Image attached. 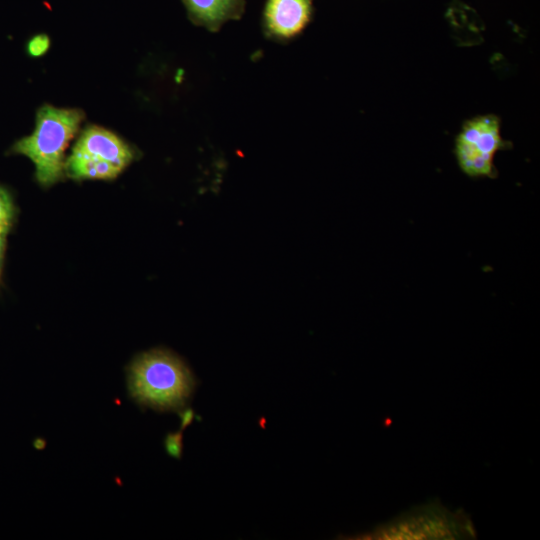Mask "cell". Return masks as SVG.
<instances>
[{
  "instance_id": "6da1fadb",
  "label": "cell",
  "mask_w": 540,
  "mask_h": 540,
  "mask_svg": "<svg viewBox=\"0 0 540 540\" xmlns=\"http://www.w3.org/2000/svg\"><path fill=\"white\" fill-rule=\"evenodd\" d=\"M196 380L189 367L174 353L154 349L130 365L128 388L141 406L158 411L182 409L190 400Z\"/></svg>"
},
{
  "instance_id": "7a4b0ae2",
  "label": "cell",
  "mask_w": 540,
  "mask_h": 540,
  "mask_svg": "<svg viewBox=\"0 0 540 540\" xmlns=\"http://www.w3.org/2000/svg\"><path fill=\"white\" fill-rule=\"evenodd\" d=\"M83 119L79 109L44 105L37 113L35 130L13 147L30 158L36 168V178L42 185L57 182L64 172V152Z\"/></svg>"
},
{
  "instance_id": "3957f363",
  "label": "cell",
  "mask_w": 540,
  "mask_h": 540,
  "mask_svg": "<svg viewBox=\"0 0 540 540\" xmlns=\"http://www.w3.org/2000/svg\"><path fill=\"white\" fill-rule=\"evenodd\" d=\"M505 147L500 120L481 115L464 123L456 137L454 153L461 171L470 178H495L494 159Z\"/></svg>"
},
{
  "instance_id": "277c9868",
  "label": "cell",
  "mask_w": 540,
  "mask_h": 540,
  "mask_svg": "<svg viewBox=\"0 0 540 540\" xmlns=\"http://www.w3.org/2000/svg\"><path fill=\"white\" fill-rule=\"evenodd\" d=\"M474 535L472 524L464 515L452 513L441 505L416 508L383 528L376 529L374 539H458Z\"/></svg>"
},
{
  "instance_id": "5b68a950",
  "label": "cell",
  "mask_w": 540,
  "mask_h": 540,
  "mask_svg": "<svg viewBox=\"0 0 540 540\" xmlns=\"http://www.w3.org/2000/svg\"><path fill=\"white\" fill-rule=\"evenodd\" d=\"M71 154L94 162L104 179L116 177L133 159L126 143L98 126L88 127L81 134Z\"/></svg>"
},
{
  "instance_id": "8992f818",
  "label": "cell",
  "mask_w": 540,
  "mask_h": 540,
  "mask_svg": "<svg viewBox=\"0 0 540 540\" xmlns=\"http://www.w3.org/2000/svg\"><path fill=\"white\" fill-rule=\"evenodd\" d=\"M312 0H267L263 13L266 32L278 39L292 38L307 26Z\"/></svg>"
},
{
  "instance_id": "52a82bcc",
  "label": "cell",
  "mask_w": 540,
  "mask_h": 540,
  "mask_svg": "<svg viewBox=\"0 0 540 540\" xmlns=\"http://www.w3.org/2000/svg\"><path fill=\"white\" fill-rule=\"evenodd\" d=\"M190 19L210 31L219 30L229 20L239 19L244 0H183Z\"/></svg>"
},
{
  "instance_id": "ba28073f",
  "label": "cell",
  "mask_w": 540,
  "mask_h": 540,
  "mask_svg": "<svg viewBox=\"0 0 540 540\" xmlns=\"http://www.w3.org/2000/svg\"><path fill=\"white\" fill-rule=\"evenodd\" d=\"M13 216V206L9 194L0 187V235L8 231Z\"/></svg>"
},
{
  "instance_id": "9c48e42d",
  "label": "cell",
  "mask_w": 540,
  "mask_h": 540,
  "mask_svg": "<svg viewBox=\"0 0 540 540\" xmlns=\"http://www.w3.org/2000/svg\"><path fill=\"white\" fill-rule=\"evenodd\" d=\"M183 430L176 433H169L164 441L167 453L175 458H181L183 450Z\"/></svg>"
},
{
  "instance_id": "30bf717a",
  "label": "cell",
  "mask_w": 540,
  "mask_h": 540,
  "mask_svg": "<svg viewBox=\"0 0 540 540\" xmlns=\"http://www.w3.org/2000/svg\"><path fill=\"white\" fill-rule=\"evenodd\" d=\"M50 40L47 35L40 34L34 36L27 46V50L30 55L38 57L43 55L49 48Z\"/></svg>"
},
{
  "instance_id": "8fae6325",
  "label": "cell",
  "mask_w": 540,
  "mask_h": 540,
  "mask_svg": "<svg viewBox=\"0 0 540 540\" xmlns=\"http://www.w3.org/2000/svg\"><path fill=\"white\" fill-rule=\"evenodd\" d=\"M195 417L194 411L191 408H186L180 412L181 430H184L190 425Z\"/></svg>"
},
{
  "instance_id": "7c38bea8",
  "label": "cell",
  "mask_w": 540,
  "mask_h": 540,
  "mask_svg": "<svg viewBox=\"0 0 540 540\" xmlns=\"http://www.w3.org/2000/svg\"><path fill=\"white\" fill-rule=\"evenodd\" d=\"M3 238L4 236L0 235V249H3V242H4Z\"/></svg>"
},
{
  "instance_id": "4fadbf2b",
  "label": "cell",
  "mask_w": 540,
  "mask_h": 540,
  "mask_svg": "<svg viewBox=\"0 0 540 540\" xmlns=\"http://www.w3.org/2000/svg\"><path fill=\"white\" fill-rule=\"evenodd\" d=\"M2 253H3V249H0V263H1V259H2Z\"/></svg>"
}]
</instances>
